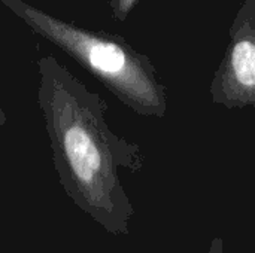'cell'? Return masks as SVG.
Segmentation results:
<instances>
[{
    "label": "cell",
    "instance_id": "7a4b0ae2",
    "mask_svg": "<svg viewBox=\"0 0 255 253\" xmlns=\"http://www.w3.org/2000/svg\"><path fill=\"white\" fill-rule=\"evenodd\" d=\"M233 67L238 79L248 86H255V45L242 40L233 49Z\"/></svg>",
    "mask_w": 255,
    "mask_h": 253
},
{
    "label": "cell",
    "instance_id": "3957f363",
    "mask_svg": "<svg viewBox=\"0 0 255 253\" xmlns=\"http://www.w3.org/2000/svg\"><path fill=\"white\" fill-rule=\"evenodd\" d=\"M124 1H128V0H124Z\"/></svg>",
    "mask_w": 255,
    "mask_h": 253
},
{
    "label": "cell",
    "instance_id": "6da1fadb",
    "mask_svg": "<svg viewBox=\"0 0 255 253\" xmlns=\"http://www.w3.org/2000/svg\"><path fill=\"white\" fill-rule=\"evenodd\" d=\"M42 101L49 125L54 161L69 198L111 234L127 233L130 206L117 173L115 155L102 131V119L78 82L43 60Z\"/></svg>",
    "mask_w": 255,
    "mask_h": 253
}]
</instances>
